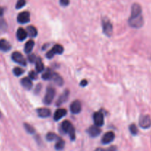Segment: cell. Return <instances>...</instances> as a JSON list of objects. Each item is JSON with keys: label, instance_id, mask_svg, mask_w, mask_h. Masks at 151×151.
<instances>
[{"label": "cell", "instance_id": "obj_23", "mask_svg": "<svg viewBox=\"0 0 151 151\" xmlns=\"http://www.w3.org/2000/svg\"><path fill=\"white\" fill-rule=\"evenodd\" d=\"M53 73V72H52V71L50 70L49 68H47V69H46L45 72L43 73L42 78L44 80H45V81H47V80H51Z\"/></svg>", "mask_w": 151, "mask_h": 151}, {"label": "cell", "instance_id": "obj_33", "mask_svg": "<svg viewBox=\"0 0 151 151\" xmlns=\"http://www.w3.org/2000/svg\"><path fill=\"white\" fill-rule=\"evenodd\" d=\"M37 58L36 57L35 55L32 54V55H28V60H29L30 63H35L36 60Z\"/></svg>", "mask_w": 151, "mask_h": 151}, {"label": "cell", "instance_id": "obj_28", "mask_svg": "<svg viewBox=\"0 0 151 151\" xmlns=\"http://www.w3.org/2000/svg\"><path fill=\"white\" fill-rule=\"evenodd\" d=\"M24 72H25V71H24L23 69H21V68H19V67H15L14 69H13V74H14V75H16V76H17V77L22 75V74L24 73Z\"/></svg>", "mask_w": 151, "mask_h": 151}, {"label": "cell", "instance_id": "obj_17", "mask_svg": "<svg viewBox=\"0 0 151 151\" xmlns=\"http://www.w3.org/2000/svg\"><path fill=\"white\" fill-rule=\"evenodd\" d=\"M28 32H27V30H25L23 28L20 27L17 29V32H16V37H17L19 41H24V40L28 37Z\"/></svg>", "mask_w": 151, "mask_h": 151}, {"label": "cell", "instance_id": "obj_9", "mask_svg": "<svg viewBox=\"0 0 151 151\" xmlns=\"http://www.w3.org/2000/svg\"><path fill=\"white\" fill-rule=\"evenodd\" d=\"M93 121L95 125L101 127L104 125V115L101 111L95 112L93 114Z\"/></svg>", "mask_w": 151, "mask_h": 151}, {"label": "cell", "instance_id": "obj_14", "mask_svg": "<svg viewBox=\"0 0 151 151\" xmlns=\"http://www.w3.org/2000/svg\"><path fill=\"white\" fill-rule=\"evenodd\" d=\"M67 114V111L65 109H59L55 111L54 115H53V119L55 121L60 120L62 118H63L65 115Z\"/></svg>", "mask_w": 151, "mask_h": 151}, {"label": "cell", "instance_id": "obj_21", "mask_svg": "<svg viewBox=\"0 0 151 151\" xmlns=\"http://www.w3.org/2000/svg\"><path fill=\"white\" fill-rule=\"evenodd\" d=\"M34 47V41L33 40H29L25 45V52L29 54L31 52Z\"/></svg>", "mask_w": 151, "mask_h": 151}, {"label": "cell", "instance_id": "obj_26", "mask_svg": "<svg viewBox=\"0 0 151 151\" xmlns=\"http://www.w3.org/2000/svg\"><path fill=\"white\" fill-rule=\"evenodd\" d=\"M7 29V24L3 19H0V33L4 32Z\"/></svg>", "mask_w": 151, "mask_h": 151}, {"label": "cell", "instance_id": "obj_27", "mask_svg": "<svg viewBox=\"0 0 151 151\" xmlns=\"http://www.w3.org/2000/svg\"><path fill=\"white\" fill-rule=\"evenodd\" d=\"M24 128H25V131H26L28 134H33L35 133V129H34L30 125H29V124L24 123Z\"/></svg>", "mask_w": 151, "mask_h": 151}, {"label": "cell", "instance_id": "obj_11", "mask_svg": "<svg viewBox=\"0 0 151 151\" xmlns=\"http://www.w3.org/2000/svg\"><path fill=\"white\" fill-rule=\"evenodd\" d=\"M70 110L73 114H79L81 111V104L78 100H75L73 102L70 106Z\"/></svg>", "mask_w": 151, "mask_h": 151}, {"label": "cell", "instance_id": "obj_37", "mask_svg": "<svg viewBox=\"0 0 151 151\" xmlns=\"http://www.w3.org/2000/svg\"><path fill=\"white\" fill-rule=\"evenodd\" d=\"M1 112H0V117H1Z\"/></svg>", "mask_w": 151, "mask_h": 151}, {"label": "cell", "instance_id": "obj_4", "mask_svg": "<svg viewBox=\"0 0 151 151\" xmlns=\"http://www.w3.org/2000/svg\"><path fill=\"white\" fill-rule=\"evenodd\" d=\"M63 52L64 48L62 45H60V44H55L54 47L50 51L47 52V54H46V57L48 59H51L52 58H53L55 55H61L63 53Z\"/></svg>", "mask_w": 151, "mask_h": 151}, {"label": "cell", "instance_id": "obj_5", "mask_svg": "<svg viewBox=\"0 0 151 151\" xmlns=\"http://www.w3.org/2000/svg\"><path fill=\"white\" fill-rule=\"evenodd\" d=\"M139 126L143 129H147L151 127V118L149 115H142L139 117Z\"/></svg>", "mask_w": 151, "mask_h": 151}, {"label": "cell", "instance_id": "obj_30", "mask_svg": "<svg viewBox=\"0 0 151 151\" xmlns=\"http://www.w3.org/2000/svg\"><path fill=\"white\" fill-rule=\"evenodd\" d=\"M25 4H26V0H18L16 4V9L22 8Z\"/></svg>", "mask_w": 151, "mask_h": 151}, {"label": "cell", "instance_id": "obj_36", "mask_svg": "<svg viewBox=\"0 0 151 151\" xmlns=\"http://www.w3.org/2000/svg\"><path fill=\"white\" fill-rule=\"evenodd\" d=\"M3 13H4V9H3L2 7H0V16H2Z\"/></svg>", "mask_w": 151, "mask_h": 151}, {"label": "cell", "instance_id": "obj_19", "mask_svg": "<svg viewBox=\"0 0 151 151\" xmlns=\"http://www.w3.org/2000/svg\"><path fill=\"white\" fill-rule=\"evenodd\" d=\"M51 80H53V81H54L55 83H56V85L59 86H62L64 83V81L62 78V77H61L59 74L56 73V72H53V73Z\"/></svg>", "mask_w": 151, "mask_h": 151}, {"label": "cell", "instance_id": "obj_25", "mask_svg": "<svg viewBox=\"0 0 151 151\" xmlns=\"http://www.w3.org/2000/svg\"><path fill=\"white\" fill-rule=\"evenodd\" d=\"M59 139V137L56 135V134L54 133H48L46 136V139L47 140L48 142H52V141H54V140H57Z\"/></svg>", "mask_w": 151, "mask_h": 151}, {"label": "cell", "instance_id": "obj_16", "mask_svg": "<svg viewBox=\"0 0 151 151\" xmlns=\"http://www.w3.org/2000/svg\"><path fill=\"white\" fill-rule=\"evenodd\" d=\"M11 49V45L7 40L0 39V50L2 52H8Z\"/></svg>", "mask_w": 151, "mask_h": 151}, {"label": "cell", "instance_id": "obj_34", "mask_svg": "<svg viewBox=\"0 0 151 151\" xmlns=\"http://www.w3.org/2000/svg\"><path fill=\"white\" fill-rule=\"evenodd\" d=\"M87 85V81H86V80H82V81H81V83H80V86H86Z\"/></svg>", "mask_w": 151, "mask_h": 151}, {"label": "cell", "instance_id": "obj_35", "mask_svg": "<svg viewBox=\"0 0 151 151\" xmlns=\"http://www.w3.org/2000/svg\"><path fill=\"white\" fill-rule=\"evenodd\" d=\"M41 84H38V85H37L36 88V90H35V92L37 93L38 91H39V90H41Z\"/></svg>", "mask_w": 151, "mask_h": 151}, {"label": "cell", "instance_id": "obj_12", "mask_svg": "<svg viewBox=\"0 0 151 151\" xmlns=\"http://www.w3.org/2000/svg\"><path fill=\"white\" fill-rule=\"evenodd\" d=\"M87 134L91 137H97L100 134L101 130L97 125H91L87 131Z\"/></svg>", "mask_w": 151, "mask_h": 151}, {"label": "cell", "instance_id": "obj_15", "mask_svg": "<svg viewBox=\"0 0 151 151\" xmlns=\"http://www.w3.org/2000/svg\"><path fill=\"white\" fill-rule=\"evenodd\" d=\"M37 114L38 116L41 118H47L49 117L51 114V112L48 109L46 108H40L37 109Z\"/></svg>", "mask_w": 151, "mask_h": 151}, {"label": "cell", "instance_id": "obj_24", "mask_svg": "<svg viewBox=\"0 0 151 151\" xmlns=\"http://www.w3.org/2000/svg\"><path fill=\"white\" fill-rule=\"evenodd\" d=\"M65 142L59 137V139H57V142L56 143V145H55V148H56V150H62L65 147Z\"/></svg>", "mask_w": 151, "mask_h": 151}, {"label": "cell", "instance_id": "obj_18", "mask_svg": "<svg viewBox=\"0 0 151 151\" xmlns=\"http://www.w3.org/2000/svg\"><path fill=\"white\" fill-rule=\"evenodd\" d=\"M21 84H22V86L24 88H26V89L28 90L31 89L33 87L32 81H31L30 78H28V77L22 78V79L21 80Z\"/></svg>", "mask_w": 151, "mask_h": 151}, {"label": "cell", "instance_id": "obj_1", "mask_svg": "<svg viewBox=\"0 0 151 151\" xmlns=\"http://www.w3.org/2000/svg\"><path fill=\"white\" fill-rule=\"evenodd\" d=\"M128 24L131 27L139 29L144 24L142 7L138 3H134L131 7V15L128 19Z\"/></svg>", "mask_w": 151, "mask_h": 151}, {"label": "cell", "instance_id": "obj_32", "mask_svg": "<svg viewBox=\"0 0 151 151\" xmlns=\"http://www.w3.org/2000/svg\"><path fill=\"white\" fill-rule=\"evenodd\" d=\"M59 4L62 7H67L69 5L70 0H59Z\"/></svg>", "mask_w": 151, "mask_h": 151}, {"label": "cell", "instance_id": "obj_20", "mask_svg": "<svg viewBox=\"0 0 151 151\" xmlns=\"http://www.w3.org/2000/svg\"><path fill=\"white\" fill-rule=\"evenodd\" d=\"M27 32H28V35H29L30 38H34L37 35L38 33V31H37L36 28L33 26H28L27 27Z\"/></svg>", "mask_w": 151, "mask_h": 151}, {"label": "cell", "instance_id": "obj_22", "mask_svg": "<svg viewBox=\"0 0 151 151\" xmlns=\"http://www.w3.org/2000/svg\"><path fill=\"white\" fill-rule=\"evenodd\" d=\"M36 64V70L37 72H41L44 70V64L42 63V60L39 58H37L35 62Z\"/></svg>", "mask_w": 151, "mask_h": 151}, {"label": "cell", "instance_id": "obj_8", "mask_svg": "<svg viewBox=\"0 0 151 151\" xmlns=\"http://www.w3.org/2000/svg\"><path fill=\"white\" fill-rule=\"evenodd\" d=\"M30 20V13L28 11H23L19 13L17 16V22L19 24H27Z\"/></svg>", "mask_w": 151, "mask_h": 151}, {"label": "cell", "instance_id": "obj_10", "mask_svg": "<svg viewBox=\"0 0 151 151\" xmlns=\"http://www.w3.org/2000/svg\"><path fill=\"white\" fill-rule=\"evenodd\" d=\"M115 139V134L112 131H108L102 138V143L103 145H107L112 142Z\"/></svg>", "mask_w": 151, "mask_h": 151}, {"label": "cell", "instance_id": "obj_2", "mask_svg": "<svg viewBox=\"0 0 151 151\" xmlns=\"http://www.w3.org/2000/svg\"><path fill=\"white\" fill-rule=\"evenodd\" d=\"M62 131L65 133H68L70 137L71 140H74L76 138V131L74 129L73 125L71 124L70 122L68 120H65L61 125Z\"/></svg>", "mask_w": 151, "mask_h": 151}, {"label": "cell", "instance_id": "obj_13", "mask_svg": "<svg viewBox=\"0 0 151 151\" xmlns=\"http://www.w3.org/2000/svg\"><path fill=\"white\" fill-rule=\"evenodd\" d=\"M69 94H70V91H68V90H65V91H64V92L62 93L60 96H59V99H58V100L56 101V106H61L62 103H65V102L68 100V97H69Z\"/></svg>", "mask_w": 151, "mask_h": 151}, {"label": "cell", "instance_id": "obj_29", "mask_svg": "<svg viewBox=\"0 0 151 151\" xmlns=\"http://www.w3.org/2000/svg\"><path fill=\"white\" fill-rule=\"evenodd\" d=\"M129 129H130V133H131L133 135H136V134H138V128L135 124L130 125V127H129Z\"/></svg>", "mask_w": 151, "mask_h": 151}, {"label": "cell", "instance_id": "obj_31", "mask_svg": "<svg viewBox=\"0 0 151 151\" xmlns=\"http://www.w3.org/2000/svg\"><path fill=\"white\" fill-rule=\"evenodd\" d=\"M37 77H38V75L36 72L34 71H30L29 72V78H30L31 80H36L37 79Z\"/></svg>", "mask_w": 151, "mask_h": 151}, {"label": "cell", "instance_id": "obj_3", "mask_svg": "<svg viewBox=\"0 0 151 151\" xmlns=\"http://www.w3.org/2000/svg\"><path fill=\"white\" fill-rule=\"evenodd\" d=\"M55 95H56V90H55V88L51 86L47 87V90H46V94L44 95V99H43V103L45 105H50L52 103V101H53Z\"/></svg>", "mask_w": 151, "mask_h": 151}, {"label": "cell", "instance_id": "obj_6", "mask_svg": "<svg viewBox=\"0 0 151 151\" xmlns=\"http://www.w3.org/2000/svg\"><path fill=\"white\" fill-rule=\"evenodd\" d=\"M102 29L103 32L107 35V36H110L112 35L113 32V26L111 22L108 20L107 18L102 20Z\"/></svg>", "mask_w": 151, "mask_h": 151}, {"label": "cell", "instance_id": "obj_7", "mask_svg": "<svg viewBox=\"0 0 151 151\" xmlns=\"http://www.w3.org/2000/svg\"><path fill=\"white\" fill-rule=\"evenodd\" d=\"M12 60H13L16 63H19V64L22 65V66H25L27 65V61L26 59L24 58V56L21 54L19 52H14L12 53Z\"/></svg>", "mask_w": 151, "mask_h": 151}]
</instances>
